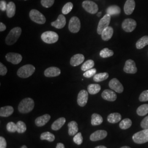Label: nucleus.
<instances>
[{"label":"nucleus","instance_id":"1","mask_svg":"<svg viewBox=\"0 0 148 148\" xmlns=\"http://www.w3.org/2000/svg\"><path fill=\"white\" fill-rule=\"evenodd\" d=\"M35 106L34 100L30 98L23 99L18 106V110L23 114H27L32 111Z\"/></svg>","mask_w":148,"mask_h":148},{"label":"nucleus","instance_id":"2","mask_svg":"<svg viewBox=\"0 0 148 148\" xmlns=\"http://www.w3.org/2000/svg\"><path fill=\"white\" fill-rule=\"evenodd\" d=\"M21 34L20 27H16L12 29L5 38V43L7 45H12L17 41Z\"/></svg>","mask_w":148,"mask_h":148},{"label":"nucleus","instance_id":"3","mask_svg":"<svg viewBox=\"0 0 148 148\" xmlns=\"http://www.w3.org/2000/svg\"><path fill=\"white\" fill-rule=\"evenodd\" d=\"M35 71V68L31 64L25 65L18 69L17 75L19 77L25 79L32 76Z\"/></svg>","mask_w":148,"mask_h":148},{"label":"nucleus","instance_id":"4","mask_svg":"<svg viewBox=\"0 0 148 148\" xmlns=\"http://www.w3.org/2000/svg\"><path fill=\"white\" fill-rule=\"evenodd\" d=\"M133 140L137 144H144L148 142V129L135 133L132 137Z\"/></svg>","mask_w":148,"mask_h":148},{"label":"nucleus","instance_id":"5","mask_svg":"<svg viewBox=\"0 0 148 148\" xmlns=\"http://www.w3.org/2000/svg\"><path fill=\"white\" fill-rule=\"evenodd\" d=\"M41 39L44 42L52 44L58 41L59 36L55 32L48 31L43 32L41 35Z\"/></svg>","mask_w":148,"mask_h":148},{"label":"nucleus","instance_id":"6","mask_svg":"<svg viewBox=\"0 0 148 148\" xmlns=\"http://www.w3.org/2000/svg\"><path fill=\"white\" fill-rule=\"evenodd\" d=\"M29 16L32 21L38 24H43L46 21L45 16L36 10H32L29 13Z\"/></svg>","mask_w":148,"mask_h":148},{"label":"nucleus","instance_id":"7","mask_svg":"<svg viewBox=\"0 0 148 148\" xmlns=\"http://www.w3.org/2000/svg\"><path fill=\"white\" fill-rule=\"evenodd\" d=\"M111 20V16H110L108 14H106L104 16L99 22L98 27H97V33L99 35H101L103 31L109 27V25L110 23Z\"/></svg>","mask_w":148,"mask_h":148},{"label":"nucleus","instance_id":"8","mask_svg":"<svg viewBox=\"0 0 148 148\" xmlns=\"http://www.w3.org/2000/svg\"><path fill=\"white\" fill-rule=\"evenodd\" d=\"M82 7L86 11L94 14L98 11V6L95 2L91 1H85L82 2Z\"/></svg>","mask_w":148,"mask_h":148},{"label":"nucleus","instance_id":"9","mask_svg":"<svg viewBox=\"0 0 148 148\" xmlns=\"http://www.w3.org/2000/svg\"><path fill=\"white\" fill-rule=\"evenodd\" d=\"M81 28V23L79 18L77 16L72 17L69 23V31L72 33H77Z\"/></svg>","mask_w":148,"mask_h":148},{"label":"nucleus","instance_id":"10","mask_svg":"<svg viewBox=\"0 0 148 148\" xmlns=\"http://www.w3.org/2000/svg\"><path fill=\"white\" fill-rule=\"evenodd\" d=\"M137 23L131 18L125 19L122 23V27L124 31L127 32H132L136 27Z\"/></svg>","mask_w":148,"mask_h":148},{"label":"nucleus","instance_id":"11","mask_svg":"<svg viewBox=\"0 0 148 148\" xmlns=\"http://www.w3.org/2000/svg\"><path fill=\"white\" fill-rule=\"evenodd\" d=\"M123 71L127 74H136L137 71L135 62L132 59H128L125 63Z\"/></svg>","mask_w":148,"mask_h":148},{"label":"nucleus","instance_id":"12","mask_svg":"<svg viewBox=\"0 0 148 148\" xmlns=\"http://www.w3.org/2000/svg\"><path fill=\"white\" fill-rule=\"evenodd\" d=\"M5 58L7 60L13 64H18L21 62L23 57L21 54L19 53H7L5 55Z\"/></svg>","mask_w":148,"mask_h":148},{"label":"nucleus","instance_id":"13","mask_svg":"<svg viewBox=\"0 0 148 148\" xmlns=\"http://www.w3.org/2000/svg\"><path fill=\"white\" fill-rule=\"evenodd\" d=\"M88 92L86 91V90H81L79 91V93L77 96V101L79 106L84 107L85 106L88 99Z\"/></svg>","mask_w":148,"mask_h":148},{"label":"nucleus","instance_id":"14","mask_svg":"<svg viewBox=\"0 0 148 148\" xmlns=\"http://www.w3.org/2000/svg\"><path fill=\"white\" fill-rule=\"evenodd\" d=\"M109 87L117 93H121L123 91V87L118 79L114 78L111 79L109 83Z\"/></svg>","mask_w":148,"mask_h":148},{"label":"nucleus","instance_id":"15","mask_svg":"<svg viewBox=\"0 0 148 148\" xmlns=\"http://www.w3.org/2000/svg\"><path fill=\"white\" fill-rule=\"evenodd\" d=\"M108 133L105 130H98L90 136V140L93 142L102 140L107 136Z\"/></svg>","mask_w":148,"mask_h":148},{"label":"nucleus","instance_id":"16","mask_svg":"<svg viewBox=\"0 0 148 148\" xmlns=\"http://www.w3.org/2000/svg\"><path fill=\"white\" fill-rule=\"evenodd\" d=\"M101 97L104 100L110 101H114L117 99L116 94L112 90H104L101 94Z\"/></svg>","mask_w":148,"mask_h":148},{"label":"nucleus","instance_id":"17","mask_svg":"<svg viewBox=\"0 0 148 148\" xmlns=\"http://www.w3.org/2000/svg\"><path fill=\"white\" fill-rule=\"evenodd\" d=\"M66 18L63 14H60L56 21L51 23V25L57 29H61L65 26Z\"/></svg>","mask_w":148,"mask_h":148},{"label":"nucleus","instance_id":"18","mask_svg":"<svg viewBox=\"0 0 148 148\" xmlns=\"http://www.w3.org/2000/svg\"><path fill=\"white\" fill-rule=\"evenodd\" d=\"M61 73L60 70L57 67H50L45 70L44 74L45 76L47 77H52L58 76Z\"/></svg>","mask_w":148,"mask_h":148},{"label":"nucleus","instance_id":"19","mask_svg":"<svg viewBox=\"0 0 148 148\" xmlns=\"http://www.w3.org/2000/svg\"><path fill=\"white\" fill-rule=\"evenodd\" d=\"M136 3L134 0H127L124 5V12L126 14L131 15L135 9Z\"/></svg>","mask_w":148,"mask_h":148},{"label":"nucleus","instance_id":"20","mask_svg":"<svg viewBox=\"0 0 148 148\" xmlns=\"http://www.w3.org/2000/svg\"><path fill=\"white\" fill-rule=\"evenodd\" d=\"M85 60V57L82 54H76L70 59V64L73 66H76L82 63Z\"/></svg>","mask_w":148,"mask_h":148},{"label":"nucleus","instance_id":"21","mask_svg":"<svg viewBox=\"0 0 148 148\" xmlns=\"http://www.w3.org/2000/svg\"><path fill=\"white\" fill-rule=\"evenodd\" d=\"M51 119V116L49 114H45L41 116L38 117L35 120V125L38 127L45 126Z\"/></svg>","mask_w":148,"mask_h":148},{"label":"nucleus","instance_id":"22","mask_svg":"<svg viewBox=\"0 0 148 148\" xmlns=\"http://www.w3.org/2000/svg\"><path fill=\"white\" fill-rule=\"evenodd\" d=\"M113 33H114V30H113L112 27L109 26L106 28L102 32V33L101 34V38L104 41H107L109 40L112 37L113 35Z\"/></svg>","mask_w":148,"mask_h":148},{"label":"nucleus","instance_id":"23","mask_svg":"<svg viewBox=\"0 0 148 148\" xmlns=\"http://www.w3.org/2000/svg\"><path fill=\"white\" fill-rule=\"evenodd\" d=\"M14 112V108L11 106H5L0 109V116L1 117H8Z\"/></svg>","mask_w":148,"mask_h":148},{"label":"nucleus","instance_id":"24","mask_svg":"<svg viewBox=\"0 0 148 148\" xmlns=\"http://www.w3.org/2000/svg\"><path fill=\"white\" fill-rule=\"evenodd\" d=\"M66 122V119L64 117H60L53 122L51 128L53 131H58L63 127Z\"/></svg>","mask_w":148,"mask_h":148},{"label":"nucleus","instance_id":"25","mask_svg":"<svg viewBox=\"0 0 148 148\" xmlns=\"http://www.w3.org/2000/svg\"><path fill=\"white\" fill-rule=\"evenodd\" d=\"M16 5L14 2H10L7 4V7L6 10V14L8 18L13 17L16 14Z\"/></svg>","mask_w":148,"mask_h":148},{"label":"nucleus","instance_id":"26","mask_svg":"<svg viewBox=\"0 0 148 148\" xmlns=\"http://www.w3.org/2000/svg\"><path fill=\"white\" fill-rule=\"evenodd\" d=\"M68 126L69 127L68 133L70 136H72L77 134L79 131V128L76 122L75 121L70 122L68 125Z\"/></svg>","mask_w":148,"mask_h":148},{"label":"nucleus","instance_id":"27","mask_svg":"<svg viewBox=\"0 0 148 148\" xmlns=\"http://www.w3.org/2000/svg\"><path fill=\"white\" fill-rule=\"evenodd\" d=\"M121 115L118 112L110 114L107 118L108 121L111 123H116L120 121L121 120Z\"/></svg>","mask_w":148,"mask_h":148},{"label":"nucleus","instance_id":"28","mask_svg":"<svg viewBox=\"0 0 148 148\" xmlns=\"http://www.w3.org/2000/svg\"><path fill=\"white\" fill-rule=\"evenodd\" d=\"M106 13L111 16L119 15L121 13V9L118 5H111L106 9Z\"/></svg>","mask_w":148,"mask_h":148},{"label":"nucleus","instance_id":"29","mask_svg":"<svg viewBox=\"0 0 148 148\" xmlns=\"http://www.w3.org/2000/svg\"><path fill=\"white\" fill-rule=\"evenodd\" d=\"M103 122V117L100 115L95 113L92 115L91 124L92 126L99 125L102 123Z\"/></svg>","mask_w":148,"mask_h":148},{"label":"nucleus","instance_id":"30","mask_svg":"<svg viewBox=\"0 0 148 148\" xmlns=\"http://www.w3.org/2000/svg\"><path fill=\"white\" fill-rule=\"evenodd\" d=\"M88 92L90 95H95L100 92L101 90V86L98 84H90L88 85Z\"/></svg>","mask_w":148,"mask_h":148},{"label":"nucleus","instance_id":"31","mask_svg":"<svg viewBox=\"0 0 148 148\" xmlns=\"http://www.w3.org/2000/svg\"><path fill=\"white\" fill-rule=\"evenodd\" d=\"M148 45V36H144L140 38L137 43H136V47L137 49H142Z\"/></svg>","mask_w":148,"mask_h":148},{"label":"nucleus","instance_id":"32","mask_svg":"<svg viewBox=\"0 0 148 148\" xmlns=\"http://www.w3.org/2000/svg\"><path fill=\"white\" fill-rule=\"evenodd\" d=\"M40 139L42 140H46L50 142H52L55 140V136L52 133L49 132H46L43 133L41 134Z\"/></svg>","mask_w":148,"mask_h":148},{"label":"nucleus","instance_id":"33","mask_svg":"<svg viewBox=\"0 0 148 148\" xmlns=\"http://www.w3.org/2000/svg\"><path fill=\"white\" fill-rule=\"evenodd\" d=\"M137 113L139 116H143L148 114V104H143L138 107L137 110Z\"/></svg>","mask_w":148,"mask_h":148},{"label":"nucleus","instance_id":"34","mask_svg":"<svg viewBox=\"0 0 148 148\" xmlns=\"http://www.w3.org/2000/svg\"><path fill=\"white\" fill-rule=\"evenodd\" d=\"M109 77V74L107 73H102L99 74H95L93 77L94 81L98 82H101L104 80L107 79Z\"/></svg>","mask_w":148,"mask_h":148},{"label":"nucleus","instance_id":"35","mask_svg":"<svg viewBox=\"0 0 148 148\" xmlns=\"http://www.w3.org/2000/svg\"><path fill=\"white\" fill-rule=\"evenodd\" d=\"M132 121L130 119H125L120 123V127L122 130H127L132 126Z\"/></svg>","mask_w":148,"mask_h":148},{"label":"nucleus","instance_id":"36","mask_svg":"<svg viewBox=\"0 0 148 148\" xmlns=\"http://www.w3.org/2000/svg\"><path fill=\"white\" fill-rule=\"evenodd\" d=\"M95 66V62L92 60H88L85 63L83 64L81 66V70L84 71H86L88 70L92 69Z\"/></svg>","mask_w":148,"mask_h":148},{"label":"nucleus","instance_id":"37","mask_svg":"<svg viewBox=\"0 0 148 148\" xmlns=\"http://www.w3.org/2000/svg\"><path fill=\"white\" fill-rule=\"evenodd\" d=\"M16 132L19 133H23L27 131V126L24 122L19 121L16 123Z\"/></svg>","mask_w":148,"mask_h":148},{"label":"nucleus","instance_id":"38","mask_svg":"<svg viewBox=\"0 0 148 148\" xmlns=\"http://www.w3.org/2000/svg\"><path fill=\"white\" fill-rule=\"evenodd\" d=\"M99 55L102 58H108L114 55V52L108 48H105L101 51Z\"/></svg>","mask_w":148,"mask_h":148},{"label":"nucleus","instance_id":"39","mask_svg":"<svg viewBox=\"0 0 148 148\" xmlns=\"http://www.w3.org/2000/svg\"><path fill=\"white\" fill-rule=\"evenodd\" d=\"M73 8V4L71 2H68L64 5L62 8V13L65 15L69 13Z\"/></svg>","mask_w":148,"mask_h":148},{"label":"nucleus","instance_id":"40","mask_svg":"<svg viewBox=\"0 0 148 148\" xmlns=\"http://www.w3.org/2000/svg\"><path fill=\"white\" fill-rule=\"evenodd\" d=\"M6 128L9 132H16V125L13 122H10L7 123Z\"/></svg>","mask_w":148,"mask_h":148},{"label":"nucleus","instance_id":"41","mask_svg":"<svg viewBox=\"0 0 148 148\" xmlns=\"http://www.w3.org/2000/svg\"><path fill=\"white\" fill-rule=\"evenodd\" d=\"M74 143L77 145H81L83 142V137L81 133H77L73 138Z\"/></svg>","mask_w":148,"mask_h":148},{"label":"nucleus","instance_id":"42","mask_svg":"<svg viewBox=\"0 0 148 148\" xmlns=\"http://www.w3.org/2000/svg\"><path fill=\"white\" fill-rule=\"evenodd\" d=\"M96 71H97V70L95 69L92 68V69H90L85 72V73L84 74V76L86 78H90L95 75Z\"/></svg>","mask_w":148,"mask_h":148},{"label":"nucleus","instance_id":"43","mask_svg":"<svg viewBox=\"0 0 148 148\" xmlns=\"http://www.w3.org/2000/svg\"><path fill=\"white\" fill-rule=\"evenodd\" d=\"M54 2V0H41V5L46 8H49L52 6Z\"/></svg>","mask_w":148,"mask_h":148},{"label":"nucleus","instance_id":"44","mask_svg":"<svg viewBox=\"0 0 148 148\" xmlns=\"http://www.w3.org/2000/svg\"><path fill=\"white\" fill-rule=\"evenodd\" d=\"M139 99L140 101H148V90L143 91L139 96Z\"/></svg>","mask_w":148,"mask_h":148},{"label":"nucleus","instance_id":"45","mask_svg":"<svg viewBox=\"0 0 148 148\" xmlns=\"http://www.w3.org/2000/svg\"><path fill=\"white\" fill-rule=\"evenodd\" d=\"M140 126L143 129H148V116L145 117L142 121Z\"/></svg>","mask_w":148,"mask_h":148},{"label":"nucleus","instance_id":"46","mask_svg":"<svg viewBox=\"0 0 148 148\" xmlns=\"http://www.w3.org/2000/svg\"><path fill=\"white\" fill-rule=\"evenodd\" d=\"M7 73V69L5 66L2 63H0V75L1 76H5Z\"/></svg>","mask_w":148,"mask_h":148},{"label":"nucleus","instance_id":"47","mask_svg":"<svg viewBox=\"0 0 148 148\" xmlns=\"http://www.w3.org/2000/svg\"><path fill=\"white\" fill-rule=\"evenodd\" d=\"M7 7V4L5 1L1 0L0 1V10H1V11H6Z\"/></svg>","mask_w":148,"mask_h":148},{"label":"nucleus","instance_id":"48","mask_svg":"<svg viewBox=\"0 0 148 148\" xmlns=\"http://www.w3.org/2000/svg\"><path fill=\"white\" fill-rule=\"evenodd\" d=\"M7 142L5 138L2 136L0 137V148H6Z\"/></svg>","mask_w":148,"mask_h":148},{"label":"nucleus","instance_id":"49","mask_svg":"<svg viewBox=\"0 0 148 148\" xmlns=\"http://www.w3.org/2000/svg\"><path fill=\"white\" fill-rule=\"evenodd\" d=\"M6 29V26L2 23H0V32H2L5 31Z\"/></svg>","mask_w":148,"mask_h":148},{"label":"nucleus","instance_id":"50","mask_svg":"<svg viewBox=\"0 0 148 148\" xmlns=\"http://www.w3.org/2000/svg\"><path fill=\"white\" fill-rule=\"evenodd\" d=\"M56 148H65V146L63 143H58L57 144Z\"/></svg>","mask_w":148,"mask_h":148},{"label":"nucleus","instance_id":"51","mask_svg":"<svg viewBox=\"0 0 148 148\" xmlns=\"http://www.w3.org/2000/svg\"><path fill=\"white\" fill-rule=\"evenodd\" d=\"M95 148H107L104 145H99V146H98L97 147H95Z\"/></svg>","mask_w":148,"mask_h":148},{"label":"nucleus","instance_id":"52","mask_svg":"<svg viewBox=\"0 0 148 148\" xmlns=\"http://www.w3.org/2000/svg\"><path fill=\"white\" fill-rule=\"evenodd\" d=\"M101 12H99V13H98V14H97V16H101Z\"/></svg>","mask_w":148,"mask_h":148},{"label":"nucleus","instance_id":"53","mask_svg":"<svg viewBox=\"0 0 148 148\" xmlns=\"http://www.w3.org/2000/svg\"><path fill=\"white\" fill-rule=\"evenodd\" d=\"M131 148L130 147H127V146H124V147H122L121 148Z\"/></svg>","mask_w":148,"mask_h":148},{"label":"nucleus","instance_id":"54","mask_svg":"<svg viewBox=\"0 0 148 148\" xmlns=\"http://www.w3.org/2000/svg\"><path fill=\"white\" fill-rule=\"evenodd\" d=\"M21 148H27L26 145H23Z\"/></svg>","mask_w":148,"mask_h":148},{"label":"nucleus","instance_id":"55","mask_svg":"<svg viewBox=\"0 0 148 148\" xmlns=\"http://www.w3.org/2000/svg\"><path fill=\"white\" fill-rule=\"evenodd\" d=\"M25 1H26V0H25Z\"/></svg>","mask_w":148,"mask_h":148}]
</instances>
